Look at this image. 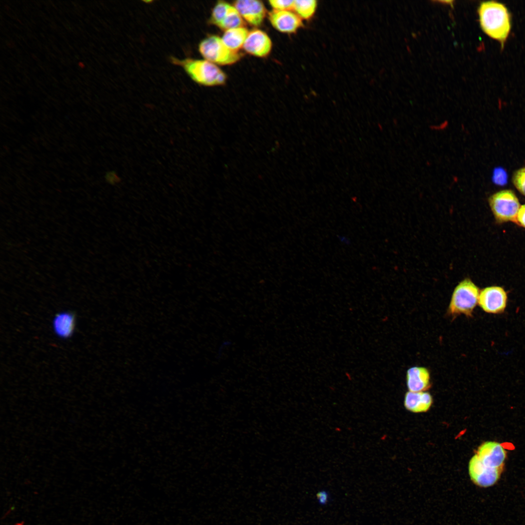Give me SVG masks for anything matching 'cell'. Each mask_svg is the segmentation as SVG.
I'll use <instances>...</instances> for the list:
<instances>
[{
	"label": "cell",
	"instance_id": "6da1fadb",
	"mask_svg": "<svg viewBox=\"0 0 525 525\" xmlns=\"http://www.w3.org/2000/svg\"><path fill=\"white\" fill-rule=\"evenodd\" d=\"M478 13L483 31L503 47L511 29L510 15L507 7L496 1H484L480 4Z\"/></svg>",
	"mask_w": 525,
	"mask_h": 525
},
{
	"label": "cell",
	"instance_id": "7a4b0ae2",
	"mask_svg": "<svg viewBox=\"0 0 525 525\" xmlns=\"http://www.w3.org/2000/svg\"><path fill=\"white\" fill-rule=\"evenodd\" d=\"M169 59L172 64L181 67L193 81L200 85L217 86L226 82V73L217 65L206 59H179L173 56Z\"/></svg>",
	"mask_w": 525,
	"mask_h": 525
},
{
	"label": "cell",
	"instance_id": "3957f363",
	"mask_svg": "<svg viewBox=\"0 0 525 525\" xmlns=\"http://www.w3.org/2000/svg\"><path fill=\"white\" fill-rule=\"evenodd\" d=\"M480 291L473 281L466 278L455 287L448 311L452 316L464 315L471 316L478 303Z\"/></svg>",
	"mask_w": 525,
	"mask_h": 525
},
{
	"label": "cell",
	"instance_id": "277c9868",
	"mask_svg": "<svg viewBox=\"0 0 525 525\" xmlns=\"http://www.w3.org/2000/svg\"><path fill=\"white\" fill-rule=\"evenodd\" d=\"M198 51L204 59L216 65H230L241 58L242 54L228 49L222 38L215 35H210L198 44Z\"/></svg>",
	"mask_w": 525,
	"mask_h": 525
},
{
	"label": "cell",
	"instance_id": "5b68a950",
	"mask_svg": "<svg viewBox=\"0 0 525 525\" xmlns=\"http://www.w3.org/2000/svg\"><path fill=\"white\" fill-rule=\"evenodd\" d=\"M489 203L498 223L515 222L521 206L513 191L505 190L497 192L489 197Z\"/></svg>",
	"mask_w": 525,
	"mask_h": 525
},
{
	"label": "cell",
	"instance_id": "8992f818",
	"mask_svg": "<svg viewBox=\"0 0 525 525\" xmlns=\"http://www.w3.org/2000/svg\"><path fill=\"white\" fill-rule=\"evenodd\" d=\"M468 469L471 480L476 485L483 488L494 485L499 479L503 471L486 466L476 454L471 458Z\"/></svg>",
	"mask_w": 525,
	"mask_h": 525
},
{
	"label": "cell",
	"instance_id": "52a82bcc",
	"mask_svg": "<svg viewBox=\"0 0 525 525\" xmlns=\"http://www.w3.org/2000/svg\"><path fill=\"white\" fill-rule=\"evenodd\" d=\"M507 299V293L502 287L491 286L480 292L478 304L486 313L499 314L504 311Z\"/></svg>",
	"mask_w": 525,
	"mask_h": 525
},
{
	"label": "cell",
	"instance_id": "ba28073f",
	"mask_svg": "<svg viewBox=\"0 0 525 525\" xmlns=\"http://www.w3.org/2000/svg\"><path fill=\"white\" fill-rule=\"evenodd\" d=\"M475 454L486 466L503 470L507 451L500 443L486 441L479 446Z\"/></svg>",
	"mask_w": 525,
	"mask_h": 525
},
{
	"label": "cell",
	"instance_id": "9c48e42d",
	"mask_svg": "<svg viewBox=\"0 0 525 525\" xmlns=\"http://www.w3.org/2000/svg\"><path fill=\"white\" fill-rule=\"evenodd\" d=\"M272 26L278 31L285 34H294L303 27V20L293 10H272L268 14Z\"/></svg>",
	"mask_w": 525,
	"mask_h": 525
},
{
	"label": "cell",
	"instance_id": "30bf717a",
	"mask_svg": "<svg viewBox=\"0 0 525 525\" xmlns=\"http://www.w3.org/2000/svg\"><path fill=\"white\" fill-rule=\"evenodd\" d=\"M233 5L244 21L253 26H260L266 15L265 7L260 0H239L235 1Z\"/></svg>",
	"mask_w": 525,
	"mask_h": 525
},
{
	"label": "cell",
	"instance_id": "8fae6325",
	"mask_svg": "<svg viewBox=\"0 0 525 525\" xmlns=\"http://www.w3.org/2000/svg\"><path fill=\"white\" fill-rule=\"evenodd\" d=\"M272 47V41L268 35L255 29L249 32L243 48L247 53L262 58L269 54Z\"/></svg>",
	"mask_w": 525,
	"mask_h": 525
},
{
	"label": "cell",
	"instance_id": "7c38bea8",
	"mask_svg": "<svg viewBox=\"0 0 525 525\" xmlns=\"http://www.w3.org/2000/svg\"><path fill=\"white\" fill-rule=\"evenodd\" d=\"M54 333L60 338L68 339L74 333L76 316L70 311H63L56 314L52 320Z\"/></svg>",
	"mask_w": 525,
	"mask_h": 525
},
{
	"label": "cell",
	"instance_id": "4fadbf2b",
	"mask_svg": "<svg viewBox=\"0 0 525 525\" xmlns=\"http://www.w3.org/2000/svg\"><path fill=\"white\" fill-rule=\"evenodd\" d=\"M406 384L409 391L420 392L430 386L429 370L422 367H413L406 372Z\"/></svg>",
	"mask_w": 525,
	"mask_h": 525
},
{
	"label": "cell",
	"instance_id": "5bb4252c",
	"mask_svg": "<svg viewBox=\"0 0 525 525\" xmlns=\"http://www.w3.org/2000/svg\"><path fill=\"white\" fill-rule=\"evenodd\" d=\"M432 403L430 393L424 392H407L404 398V406L408 410L420 413L426 412Z\"/></svg>",
	"mask_w": 525,
	"mask_h": 525
},
{
	"label": "cell",
	"instance_id": "9a60e30c",
	"mask_svg": "<svg viewBox=\"0 0 525 525\" xmlns=\"http://www.w3.org/2000/svg\"><path fill=\"white\" fill-rule=\"evenodd\" d=\"M248 33L245 27L231 29L225 31L221 38L228 49L238 52L243 48Z\"/></svg>",
	"mask_w": 525,
	"mask_h": 525
},
{
	"label": "cell",
	"instance_id": "2e32d148",
	"mask_svg": "<svg viewBox=\"0 0 525 525\" xmlns=\"http://www.w3.org/2000/svg\"><path fill=\"white\" fill-rule=\"evenodd\" d=\"M317 7L316 0H294L293 11L302 20H307L314 16Z\"/></svg>",
	"mask_w": 525,
	"mask_h": 525
},
{
	"label": "cell",
	"instance_id": "e0dca14e",
	"mask_svg": "<svg viewBox=\"0 0 525 525\" xmlns=\"http://www.w3.org/2000/svg\"><path fill=\"white\" fill-rule=\"evenodd\" d=\"M245 21L233 5L229 7L224 20L219 27L225 31L228 30L245 27Z\"/></svg>",
	"mask_w": 525,
	"mask_h": 525
},
{
	"label": "cell",
	"instance_id": "ac0fdd59",
	"mask_svg": "<svg viewBox=\"0 0 525 525\" xmlns=\"http://www.w3.org/2000/svg\"><path fill=\"white\" fill-rule=\"evenodd\" d=\"M231 5L226 1L220 0L214 5L209 19L210 24L219 28Z\"/></svg>",
	"mask_w": 525,
	"mask_h": 525
},
{
	"label": "cell",
	"instance_id": "d6986e66",
	"mask_svg": "<svg viewBox=\"0 0 525 525\" xmlns=\"http://www.w3.org/2000/svg\"><path fill=\"white\" fill-rule=\"evenodd\" d=\"M512 182L518 191L525 196V167L521 168L514 172Z\"/></svg>",
	"mask_w": 525,
	"mask_h": 525
},
{
	"label": "cell",
	"instance_id": "ffe728a7",
	"mask_svg": "<svg viewBox=\"0 0 525 525\" xmlns=\"http://www.w3.org/2000/svg\"><path fill=\"white\" fill-rule=\"evenodd\" d=\"M269 5L274 10L285 11L293 10L294 0H271Z\"/></svg>",
	"mask_w": 525,
	"mask_h": 525
},
{
	"label": "cell",
	"instance_id": "44dd1931",
	"mask_svg": "<svg viewBox=\"0 0 525 525\" xmlns=\"http://www.w3.org/2000/svg\"><path fill=\"white\" fill-rule=\"evenodd\" d=\"M316 498L319 505L325 506L330 501V495L328 491L321 490L316 493Z\"/></svg>",
	"mask_w": 525,
	"mask_h": 525
},
{
	"label": "cell",
	"instance_id": "7402d4cb",
	"mask_svg": "<svg viewBox=\"0 0 525 525\" xmlns=\"http://www.w3.org/2000/svg\"><path fill=\"white\" fill-rule=\"evenodd\" d=\"M515 222L525 228V204L520 206Z\"/></svg>",
	"mask_w": 525,
	"mask_h": 525
}]
</instances>
